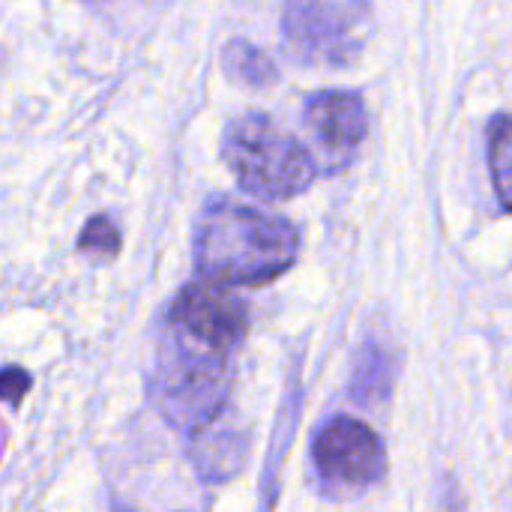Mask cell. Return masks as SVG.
I'll use <instances>...</instances> for the list:
<instances>
[{"label": "cell", "instance_id": "6da1fadb", "mask_svg": "<svg viewBox=\"0 0 512 512\" xmlns=\"http://www.w3.org/2000/svg\"><path fill=\"white\" fill-rule=\"evenodd\" d=\"M300 252V234L288 219L255 207L216 201L195 228V267L219 285H264L282 276Z\"/></svg>", "mask_w": 512, "mask_h": 512}, {"label": "cell", "instance_id": "7a4b0ae2", "mask_svg": "<svg viewBox=\"0 0 512 512\" xmlns=\"http://www.w3.org/2000/svg\"><path fill=\"white\" fill-rule=\"evenodd\" d=\"M231 357L222 348L198 342L168 327L150 381L159 414L180 432L201 435L213 426L228 402Z\"/></svg>", "mask_w": 512, "mask_h": 512}, {"label": "cell", "instance_id": "3957f363", "mask_svg": "<svg viewBox=\"0 0 512 512\" xmlns=\"http://www.w3.org/2000/svg\"><path fill=\"white\" fill-rule=\"evenodd\" d=\"M222 156L237 183L267 201H285L306 192L318 174L312 153L267 114L231 120L222 138Z\"/></svg>", "mask_w": 512, "mask_h": 512}, {"label": "cell", "instance_id": "277c9868", "mask_svg": "<svg viewBox=\"0 0 512 512\" xmlns=\"http://www.w3.org/2000/svg\"><path fill=\"white\" fill-rule=\"evenodd\" d=\"M372 30L369 0H285L282 36L288 54L306 66H351Z\"/></svg>", "mask_w": 512, "mask_h": 512}, {"label": "cell", "instance_id": "5b68a950", "mask_svg": "<svg viewBox=\"0 0 512 512\" xmlns=\"http://www.w3.org/2000/svg\"><path fill=\"white\" fill-rule=\"evenodd\" d=\"M312 462L327 489H366L387 474V450L378 432L351 417H336L318 432Z\"/></svg>", "mask_w": 512, "mask_h": 512}, {"label": "cell", "instance_id": "8992f818", "mask_svg": "<svg viewBox=\"0 0 512 512\" xmlns=\"http://www.w3.org/2000/svg\"><path fill=\"white\" fill-rule=\"evenodd\" d=\"M168 327L234 354L246 339L249 312L246 303L237 294H231L225 285L204 279L186 285L174 297L168 309Z\"/></svg>", "mask_w": 512, "mask_h": 512}, {"label": "cell", "instance_id": "52a82bcc", "mask_svg": "<svg viewBox=\"0 0 512 512\" xmlns=\"http://www.w3.org/2000/svg\"><path fill=\"white\" fill-rule=\"evenodd\" d=\"M306 126L333 165H345L369 132V114L360 93L321 90L306 102Z\"/></svg>", "mask_w": 512, "mask_h": 512}, {"label": "cell", "instance_id": "ba28073f", "mask_svg": "<svg viewBox=\"0 0 512 512\" xmlns=\"http://www.w3.org/2000/svg\"><path fill=\"white\" fill-rule=\"evenodd\" d=\"M393 390V354L378 345L366 342L351 375V396L360 405H372L378 399H387Z\"/></svg>", "mask_w": 512, "mask_h": 512}, {"label": "cell", "instance_id": "9c48e42d", "mask_svg": "<svg viewBox=\"0 0 512 512\" xmlns=\"http://www.w3.org/2000/svg\"><path fill=\"white\" fill-rule=\"evenodd\" d=\"M222 66H225L228 78H234L237 84H246V87H270L276 81L273 60L246 39H231L222 48Z\"/></svg>", "mask_w": 512, "mask_h": 512}, {"label": "cell", "instance_id": "30bf717a", "mask_svg": "<svg viewBox=\"0 0 512 512\" xmlns=\"http://www.w3.org/2000/svg\"><path fill=\"white\" fill-rule=\"evenodd\" d=\"M489 165L501 204L512 213V117H495L489 129Z\"/></svg>", "mask_w": 512, "mask_h": 512}, {"label": "cell", "instance_id": "8fae6325", "mask_svg": "<svg viewBox=\"0 0 512 512\" xmlns=\"http://www.w3.org/2000/svg\"><path fill=\"white\" fill-rule=\"evenodd\" d=\"M78 249L93 255V258H114L120 252V231L105 216H96L84 225Z\"/></svg>", "mask_w": 512, "mask_h": 512}, {"label": "cell", "instance_id": "7c38bea8", "mask_svg": "<svg viewBox=\"0 0 512 512\" xmlns=\"http://www.w3.org/2000/svg\"><path fill=\"white\" fill-rule=\"evenodd\" d=\"M30 387V378L24 375V369H3L0 372V399L18 405V399L27 393Z\"/></svg>", "mask_w": 512, "mask_h": 512}]
</instances>
